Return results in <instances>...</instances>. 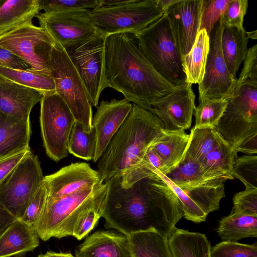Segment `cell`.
<instances>
[{"mask_svg": "<svg viewBox=\"0 0 257 257\" xmlns=\"http://www.w3.org/2000/svg\"><path fill=\"white\" fill-rule=\"evenodd\" d=\"M50 66L56 93L67 104L76 121L85 131H90L92 111L86 90L65 50L56 43L52 51Z\"/></svg>", "mask_w": 257, "mask_h": 257, "instance_id": "7", "label": "cell"}, {"mask_svg": "<svg viewBox=\"0 0 257 257\" xmlns=\"http://www.w3.org/2000/svg\"><path fill=\"white\" fill-rule=\"evenodd\" d=\"M75 257H132L126 235L115 230H98L78 245Z\"/></svg>", "mask_w": 257, "mask_h": 257, "instance_id": "20", "label": "cell"}, {"mask_svg": "<svg viewBox=\"0 0 257 257\" xmlns=\"http://www.w3.org/2000/svg\"><path fill=\"white\" fill-rule=\"evenodd\" d=\"M203 0H178L165 12L182 57L192 47L199 32Z\"/></svg>", "mask_w": 257, "mask_h": 257, "instance_id": "18", "label": "cell"}, {"mask_svg": "<svg viewBox=\"0 0 257 257\" xmlns=\"http://www.w3.org/2000/svg\"><path fill=\"white\" fill-rule=\"evenodd\" d=\"M30 120L0 111V159L30 148Z\"/></svg>", "mask_w": 257, "mask_h": 257, "instance_id": "23", "label": "cell"}, {"mask_svg": "<svg viewBox=\"0 0 257 257\" xmlns=\"http://www.w3.org/2000/svg\"><path fill=\"white\" fill-rule=\"evenodd\" d=\"M221 44L223 58L229 73L236 78L239 67L246 55L248 38L244 28L227 26L221 22Z\"/></svg>", "mask_w": 257, "mask_h": 257, "instance_id": "25", "label": "cell"}, {"mask_svg": "<svg viewBox=\"0 0 257 257\" xmlns=\"http://www.w3.org/2000/svg\"><path fill=\"white\" fill-rule=\"evenodd\" d=\"M237 152L221 139L219 144L201 162L200 167L206 180L227 178L233 180L232 168Z\"/></svg>", "mask_w": 257, "mask_h": 257, "instance_id": "27", "label": "cell"}, {"mask_svg": "<svg viewBox=\"0 0 257 257\" xmlns=\"http://www.w3.org/2000/svg\"><path fill=\"white\" fill-rule=\"evenodd\" d=\"M0 66L13 69L31 71V67L27 63L1 45Z\"/></svg>", "mask_w": 257, "mask_h": 257, "instance_id": "48", "label": "cell"}, {"mask_svg": "<svg viewBox=\"0 0 257 257\" xmlns=\"http://www.w3.org/2000/svg\"><path fill=\"white\" fill-rule=\"evenodd\" d=\"M99 209H92L84 214L77 222L72 236L78 240L86 236L95 227L101 217Z\"/></svg>", "mask_w": 257, "mask_h": 257, "instance_id": "45", "label": "cell"}, {"mask_svg": "<svg viewBox=\"0 0 257 257\" xmlns=\"http://www.w3.org/2000/svg\"><path fill=\"white\" fill-rule=\"evenodd\" d=\"M90 13L106 36L119 33L135 35L164 14L157 0H127L116 6H100Z\"/></svg>", "mask_w": 257, "mask_h": 257, "instance_id": "8", "label": "cell"}, {"mask_svg": "<svg viewBox=\"0 0 257 257\" xmlns=\"http://www.w3.org/2000/svg\"><path fill=\"white\" fill-rule=\"evenodd\" d=\"M172 257H211L206 235L175 227L168 238Z\"/></svg>", "mask_w": 257, "mask_h": 257, "instance_id": "26", "label": "cell"}, {"mask_svg": "<svg viewBox=\"0 0 257 257\" xmlns=\"http://www.w3.org/2000/svg\"><path fill=\"white\" fill-rule=\"evenodd\" d=\"M248 38L256 40L257 39V31L255 30L252 32H246Z\"/></svg>", "mask_w": 257, "mask_h": 257, "instance_id": "52", "label": "cell"}, {"mask_svg": "<svg viewBox=\"0 0 257 257\" xmlns=\"http://www.w3.org/2000/svg\"><path fill=\"white\" fill-rule=\"evenodd\" d=\"M105 183L86 187L59 198L46 200L35 229L39 237L72 236L78 221L90 210L100 208L106 192Z\"/></svg>", "mask_w": 257, "mask_h": 257, "instance_id": "4", "label": "cell"}, {"mask_svg": "<svg viewBox=\"0 0 257 257\" xmlns=\"http://www.w3.org/2000/svg\"><path fill=\"white\" fill-rule=\"evenodd\" d=\"M248 5L247 0H230L220 19L221 23L227 26L243 28Z\"/></svg>", "mask_w": 257, "mask_h": 257, "instance_id": "42", "label": "cell"}, {"mask_svg": "<svg viewBox=\"0 0 257 257\" xmlns=\"http://www.w3.org/2000/svg\"><path fill=\"white\" fill-rule=\"evenodd\" d=\"M151 147L138 164L120 176L122 187L128 188L140 180L155 176L157 171L164 175L168 173L161 159Z\"/></svg>", "mask_w": 257, "mask_h": 257, "instance_id": "32", "label": "cell"}, {"mask_svg": "<svg viewBox=\"0 0 257 257\" xmlns=\"http://www.w3.org/2000/svg\"><path fill=\"white\" fill-rule=\"evenodd\" d=\"M210 49V37L204 29L199 31L190 51L182 57L186 82L199 84L203 79Z\"/></svg>", "mask_w": 257, "mask_h": 257, "instance_id": "28", "label": "cell"}, {"mask_svg": "<svg viewBox=\"0 0 257 257\" xmlns=\"http://www.w3.org/2000/svg\"><path fill=\"white\" fill-rule=\"evenodd\" d=\"M44 178L39 158L30 151L0 190V202L15 219H20L38 192Z\"/></svg>", "mask_w": 257, "mask_h": 257, "instance_id": "11", "label": "cell"}, {"mask_svg": "<svg viewBox=\"0 0 257 257\" xmlns=\"http://www.w3.org/2000/svg\"><path fill=\"white\" fill-rule=\"evenodd\" d=\"M165 176L180 189L195 187L208 181L204 177L200 164L186 156Z\"/></svg>", "mask_w": 257, "mask_h": 257, "instance_id": "36", "label": "cell"}, {"mask_svg": "<svg viewBox=\"0 0 257 257\" xmlns=\"http://www.w3.org/2000/svg\"><path fill=\"white\" fill-rule=\"evenodd\" d=\"M221 138L215 128H194L189 139L184 156L199 164L220 143Z\"/></svg>", "mask_w": 257, "mask_h": 257, "instance_id": "33", "label": "cell"}, {"mask_svg": "<svg viewBox=\"0 0 257 257\" xmlns=\"http://www.w3.org/2000/svg\"><path fill=\"white\" fill-rule=\"evenodd\" d=\"M243 66L236 83L245 81L257 82V44L247 50Z\"/></svg>", "mask_w": 257, "mask_h": 257, "instance_id": "46", "label": "cell"}, {"mask_svg": "<svg viewBox=\"0 0 257 257\" xmlns=\"http://www.w3.org/2000/svg\"><path fill=\"white\" fill-rule=\"evenodd\" d=\"M30 151L29 148L0 159V190L7 182L17 165Z\"/></svg>", "mask_w": 257, "mask_h": 257, "instance_id": "47", "label": "cell"}, {"mask_svg": "<svg viewBox=\"0 0 257 257\" xmlns=\"http://www.w3.org/2000/svg\"><path fill=\"white\" fill-rule=\"evenodd\" d=\"M189 139V135L185 132L166 130L165 134L151 147L161 159L168 173L183 159Z\"/></svg>", "mask_w": 257, "mask_h": 257, "instance_id": "29", "label": "cell"}, {"mask_svg": "<svg viewBox=\"0 0 257 257\" xmlns=\"http://www.w3.org/2000/svg\"><path fill=\"white\" fill-rule=\"evenodd\" d=\"M104 76L106 87L153 113V104L176 87L154 69L135 35L128 33L106 36Z\"/></svg>", "mask_w": 257, "mask_h": 257, "instance_id": "2", "label": "cell"}, {"mask_svg": "<svg viewBox=\"0 0 257 257\" xmlns=\"http://www.w3.org/2000/svg\"><path fill=\"white\" fill-rule=\"evenodd\" d=\"M165 133L163 122L156 115L133 103L126 119L98 160L97 171L101 182L121 176L138 164Z\"/></svg>", "mask_w": 257, "mask_h": 257, "instance_id": "3", "label": "cell"}, {"mask_svg": "<svg viewBox=\"0 0 257 257\" xmlns=\"http://www.w3.org/2000/svg\"><path fill=\"white\" fill-rule=\"evenodd\" d=\"M44 13L67 10L86 9L92 10L101 6V0H42Z\"/></svg>", "mask_w": 257, "mask_h": 257, "instance_id": "43", "label": "cell"}, {"mask_svg": "<svg viewBox=\"0 0 257 257\" xmlns=\"http://www.w3.org/2000/svg\"><path fill=\"white\" fill-rule=\"evenodd\" d=\"M233 207L231 212L257 216V188H245L236 193L233 198Z\"/></svg>", "mask_w": 257, "mask_h": 257, "instance_id": "41", "label": "cell"}, {"mask_svg": "<svg viewBox=\"0 0 257 257\" xmlns=\"http://www.w3.org/2000/svg\"><path fill=\"white\" fill-rule=\"evenodd\" d=\"M46 190L43 184L28 205L24 215L20 219L34 228L43 210L46 199Z\"/></svg>", "mask_w": 257, "mask_h": 257, "instance_id": "44", "label": "cell"}, {"mask_svg": "<svg viewBox=\"0 0 257 257\" xmlns=\"http://www.w3.org/2000/svg\"><path fill=\"white\" fill-rule=\"evenodd\" d=\"M43 94L0 76V111L30 120L33 107L42 100Z\"/></svg>", "mask_w": 257, "mask_h": 257, "instance_id": "21", "label": "cell"}, {"mask_svg": "<svg viewBox=\"0 0 257 257\" xmlns=\"http://www.w3.org/2000/svg\"><path fill=\"white\" fill-rule=\"evenodd\" d=\"M96 144L94 128L92 126L90 131L86 132L82 124L75 121L69 141L68 153L86 161L93 160Z\"/></svg>", "mask_w": 257, "mask_h": 257, "instance_id": "35", "label": "cell"}, {"mask_svg": "<svg viewBox=\"0 0 257 257\" xmlns=\"http://www.w3.org/2000/svg\"><path fill=\"white\" fill-rule=\"evenodd\" d=\"M102 183L100 174L84 162L72 163L44 177L46 200L75 193L82 189Z\"/></svg>", "mask_w": 257, "mask_h": 257, "instance_id": "17", "label": "cell"}, {"mask_svg": "<svg viewBox=\"0 0 257 257\" xmlns=\"http://www.w3.org/2000/svg\"><path fill=\"white\" fill-rule=\"evenodd\" d=\"M121 177L104 182L106 192L99 209L104 227L128 236L154 231L168 238L184 216L180 202L169 185L157 174L128 188Z\"/></svg>", "mask_w": 257, "mask_h": 257, "instance_id": "1", "label": "cell"}, {"mask_svg": "<svg viewBox=\"0 0 257 257\" xmlns=\"http://www.w3.org/2000/svg\"><path fill=\"white\" fill-rule=\"evenodd\" d=\"M0 76L22 85L41 92L44 95L56 93L51 76L31 70H16L0 66Z\"/></svg>", "mask_w": 257, "mask_h": 257, "instance_id": "34", "label": "cell"}, {"mask_svg": "<svg viewBox=\"0 0 257 257\" xmlns=\"http://www.w3.org/2000/svg\"><path fill=\"white\" fill-rule=\"evenodd\" d=\"M215 130L236 152L247 141L257 139V82L236 83Z\"/></svg>", "mask_w": 257, "mask_h": 257, "instance_id": "5", "label": "cell"}, {"mask_svg": "<svg viewBox=\"0 0 257 257\" xmlns=\"http://www.w3.org/2000/svg\"><path fill=\"white\" fill-rule=\"evenodd\" d=\"M38 257H74L71 253L56 252L52 251H47L45 254H41Z\"/></svg>", "mask_w": 257, "mask_h": 257, "instance_id": "50", "label": "cell"}, {"mask_svg": "<svg viewBox=\"0 0 257 257\" xmlns=\"http://www.w3.org/2000/svg\"><path fill=\"white\" fill-rule=\"evenodd\" d=\"M135 36L146 58L161 76L175 86L186 82L182 56L165 14Z\"/></svg>", "mask_w": 257, "mask_h": 257, "instance_id": "6", "label": "cell"}, {"mask_svg": "<svg viewBox=\"0 0 257 257\" xmlns=\"http://www.w3.org/2000/svg\"><path fill=\"white\" fill-rule=\"evenodd\" d=\"M232 176L241 181L245 188H257V156L237 157L233 163Z\"/></svg>", "mask_w": 257, "mask_h": 257, "instance_id": "38", "label": "cell"}, {"mask_svg": "<svg viewBox=\"0 0 257 257\" xmlns=\"http://www.w3.org/2000/svg\"><path fill=\"white\" fill-rule=\"evenodd\" d=\"M211 257H257V244L221 241L211 248Z\"/></svg>", "mask_w": 257, "mask_h": 257, "instance_id": "40", "label": "cell"}, {"mask_svg": "<svg viewBox=\"0 0 257 257\" xmlns=\"http://www.w3.org/2000/svg\"><path fill=\"white\" fill-rule=\"evenodd\" d=\"M106 34L94 36L64 49L86 90L91 106L97 107L106 88L104 76Z\"/></svg>", "mask_w": 257, "mask_h": 257, "instance_id": "13", "label": "cell"}, {"mask_svg": "<svg viewBox=\"0 0 257 257\" xmlns=\"http://www.w3.org/2000/svg\"><path fill=\"white\" fill-rule=\"evenodd\" d=\"M132 105L124 98L100 102L92 120L96 139L94 162L98 161L101 157L112 138L126 119Z\"/></svg>", "mask_w": 257, "mask_h": 257, "instance_id": "19", "label": "cell"}, {"mask_svg": "<svg viewBox=\"0 0 257 257\" xmlns=\"http://www.w3.org/2000/svg\"><path fill=\"white\" fill-rule=\"evenodd\" d=\"M217 233L222 241L237 242L248 237H257V216L231 212L219 222Z\"/></svg>", "mask_w": 257, "mask_h": 257, "instance_id": "31", "label": "cell"}, {"mask_svg": "<svg viewBox=\"0 0 257 257\" xmlns=\"http://www.w3.org/2000/svg\"><path fill=\"white\" fill-rule=\"evenodd\" d=\"M230 0H203L199 31L205 30L210 35Z\"/></svg>", "mask_w": 257, "mask_h": 257, "instance_id": "39", "label": "cell"}, {"mask_svg": "<svg viewBox=\"0 0 257 257\" xmlns=\"http://www.w3.org/2000/svg\"><path fill=\"white\" fill-rule=\"evenodd\" d=\"M222 26L219 20L210 35V49L204 75L198 84L199 101L204 99L230 98L234 92L237 79L229 73L221 49Z\"/></svg>", "mask_w": 257, "mask_h": 257, "instance_id": "14", "label": "cell"}, {"mask_svg": "<svg viewBox=\"0 0 257 257\" xmlns=\"http://www.w3.org/2000/svg\"><path fill=\"white\" fill-rule=\"evenodd\" d=\"M156 174L169 185L179 199L186 219L199 223L206 220L207 215L218 210L225 197L224 184L227 178L211 179L195 187L180 189L165 175Z\"/></svg>", "mask_w": 257, "mask_h": 257, "instance_id": "15", "label": "cell"}, {"mask_svg": "<svg viewBox=\"0 0 257 257\" xmlns=\"http://www.w3.org/2000/svg\"><path fill=\"white\" fill-rule=\"evenodd\" d=\"M15 219L0 202V234Z\"/></svg>", "mask_w": 257, "mask_h": 257, "instance_id": "49", "label": "cell"}, {"mask_svg": "<svg viewBox=\"0 0 257 257\" xmlns=\"http://www.w3.org/2000/svg\"><path fill=\"white\" fill-rule=\"evenodd\" d=\"M90 9L39 13L36 17L55 42L64 49L94 36L106 34L95 22Z\"/></svg>", "mask_w": 257, "mask_h": 257, "instance_id": "12", "label": "cell"}, {"mask_svg": "<svg viewBox=\"0 0 257 257\" xmlns=\"http://www.w3.org/2000/svg\"><path fill=\"white\" fill-rule=\"evenodd\" d=\"M39 245L35 228L15 219L0 234V257H23Z\"/></svg>", "mask_w": 257, "mask_h": 257, "instance_id": "22", "label": "cell"}, {"mask_svg": "<svg viewBox=\"0 0 257 257\" xmlns=\"http://www.w3.org/2000/svg\"><path fill=\"white\" fill-rule=\"evenodd\" d=\"M56 43L41 27L32 22L0 36V45L21 58L31 71L51 76L50 59Z\"/></svg>", "mask_w": 257, "mask_h": 257, "instance_id": "10", "label": "cell"}, {"mask_svg": "<svg viewBox=\"0 0 257 257\" xmlns=\"http://www.w3.org/2000/svg\"><path fill=\"white\" fill-rule=\"evenodd\" d=\"M227 100L204 99L195 107L194 128H215L222 116Z\"/></svg>", "mask_w": 257, "mask_h": 257, "instance_id": "37", "label": "cell"}, {"mask_svg": "<svg viewBox=\"0 0 257 257\" xmlns=\"http://www.w3.org/2000/svg\"><path fill=\"white\" fill-rule=\"evenodd\" d=\"M42 8V0H0V36L32 22Z\"/></svg>", "mask_w": 257, "mask_h": 257, "instance_id": "24", "label": "cell"}, {"mask_svg": "<svg viewBox=\"0 0 257 257\" xmlns=\"http://www.w3.org/2000/svg\"><path fill=\"white\" fill-rule=\"evenodd\" d=\"M41 136L47 155L58 162L68 154V143L76 121L69 107L56 93L43 96L40 101Z\"/></svg>", "mask_w": 257, "mask_h": 257, "instance_id": "9", "label": "cell"}, {"mask_svg": "<svg viewBox=\"0 0 257 257\" xmlns=\"http://www.w3.org/2000/svg\"><path fill=\"white\" fill-rule=\"evenodd\" d=\"M132 257H172L168 238L154 231L127 236Z\"/></svg>", "mask_w": 257, "mask_h": 257, "instance_id": "30", "label": "cell"}, {"mask_svg": "<svg viewBox=\"0 0 257 257\" xmlns=\"http://www.w3.org/2000/svg\"><path fill=\"white\" fill-rule=\"evenodd\" d=\"M195 99L192 84L186 82L156 101L152 105L153 113L163 122L166 130L185 132L191 125Z\"/></svg>", "mask_w": 257, "mask_h": 257, "instance_id": "16", "label": "cell"}, {"mask_svg": "<svg viewBox=\"0 0 257 257\" xmlns=\"http://www.w3.org/2000/svg\"><path fill=\"white\" fill-rule=\"evenodd\" d=\"M178 0H157V3L159 7L164 12L172 5L177 3Z\"/></svg>", "mask_w": 257, "mask_h": 257, "instance_id": "51", "label": "cell"}]
</instances>
